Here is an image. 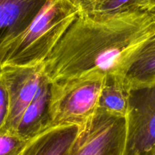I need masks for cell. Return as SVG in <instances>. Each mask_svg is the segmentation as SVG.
<instances>
[{"label": "cell", "mask_w": 155, "mask_h": 155, "mask_svg": "<svg viewBox=\"0 0 155 155\" xmlns=\"http://www.w3.org/2000/svg\"><path fill=\"white\" fill-rule=\"evenodd\" d=\"M148 0H101L88 13L101 15L147 10Z\"/></svg>", "instance_id": "obj_12"}, {"label": "cell", "mask_w": 155, "mask_h": 155, "mask_svg": "<svg viewBox=\"0 0 155 155\" xmlns=\"http://www.w3.org/2000/svg\"><path fill=\"white\" fill-rule=\"evenodd\" d=\"M80 129L72 124L49 126L28 140L21 155H65Z\"/></svg>", "instance_id": "obj_8"}, {"label": "cell", "mask_w": 155, "mask_h": 155, "mask_svg": "<svg viewBox=\"0 0 155 155\" xmlns=\"http://www.w3.org/2000/svg\"><path fill=\"white\" fill-rule=\"evenodd\" d=\"M129 88L125 82L124 77L107 74L100 94L99 111L116 117L126 118L129 106Z\"/></svg>", "instance_id": "obj_11"}, {"label": "cell", "mask_w": 155, "mask_h": 155, "mask_svg": "<svg viewBox=\"0 0 155 155\" xmlns=\"http://www.w3.org/2000/svg\"><path fill=\"white\" fill-rule=\"evenodd\" d=\"M51 82L46 78L32 102L21 116L15 134L29 140L50 126L49 104Z\"/></svg>", "instance_id": "obj_9"}, {"label": "cell", "mask_w": 155, "mask_h": 155, "mask_svg": "<svg viewBox=\"0 0 155 155\" xmlns=\"http://www.w3.org/2000/svg\"><path fill=\"white\" fill-rule=\"evenodd\" d=\"M155 34L147 10L101 15L80 12L43 64L50 82L87 74L124 77L138 49Z\"/></svg>", "instance_id": "obj_1"}, {"label": "cell", "mask_w": 155, "mask_h": 155, "mask_svg": "<svg viewBox=\"0 0 155 155\" xmlns=\"http://www.w3.org/2000/svg\"><path fill=\"white\" fill-rule=\"evenodd\" d=\"M125 143L126 119L97 110L65 155H123Z\"/></svg>", "instance_id": "obj_5"}, {"label": "cell", "mask_w": 155, "mask_h": 155, "mask_svg": "<svg viewBox=\"0 0 155 155\" xmlns=\"http://www.w3.org/2000/svg\"><path fill=\"white\" fill-rule=\"evenodd\" d=\"M129 88L155 82V34L141 45L124 74Z\"/></svg>", "instance_id": "obj_10"}, {"label": "cell", "mask_w": 155, "mask_h": 155, "mask_svg": "<svg viewBox=\"0 0 155 155\" xmlns=\"http://www.w3.org/2000/svg\"><path fill=\"white\" fill-rule=\"evenodd\" d=\"M28 140L6 131H0V155H21Z\"/></svg>", "instance_id": "obj_13"}, {"label": "cell", "mask_w": 155, "mask_h": 155, "mask_svg": "<svg viewBox=\"0 0 155 155\" xmlns=\"http://www.w3.org/2000/svg\"><path fill=\"white\" fill-rule=\"evenodd\" d=\"M153 155H155V153H154V154H153Z\"/></svg>", "instance_id": "obj_18"}, {"label": "cell", "mask_w": 155, "mask_h": 155, "mask_svg": "<svg viewBox=\"0 0 155 155\" xmlns=\"http://www.w3.org/2000/svg\"><path fill=\"white\" fill-rule=\"evenodd\" d=\"M147 11H148L149 12H150V14L153 15V17L155 18V6H153V7H152V8H149V9H147Z\"/></svg>", "instance_id": "obj_17"}, {"label": "cell", "mask_w": 155, "mask_h": 155, "mask_svg": "<svg viewBox=\"0 0 155 155\" xmlns=\"http://www.w3.org/2000/svg\"><path fill=\"white\" fill-rule=\"evenodd\" d=\"M123 155L155 153V82L129 88Z\"/></svg>", "instance_id": "obj_4"}, {"label": "cell", "mask_w": 155, "mask_h": 155, "mask_svg": "<svg viewBox=\"0 0 155 155\" xmlns=\"http://www.w3.org/2000/svg\"><path fill=\"white\" fill-rule=\"evenodd\" d=\"M8 96V115L2 131L15 133L21 116L46 79L43 64L0 67Z\"/></svg>", "instance_id": "obj_6"}, {"label": "cell", "mask_w": 155, "mask_h": 155, "mask_svg": "<svg viewBox=\"0 0 155 155\" xmlns=\"http://www.w3.org/2000/svg\"><path fill=\"white\" fill-rule=\"evenodd\" d=\"M8 96L0 69V131L4 129L8 115Z\"/></svg>", "instance_id": "obj_14"}, {"label": "cell", "mask_w": 155, "mask_h": 155, "mask_svg": "<svg viewBox=\"0 0 155 155\" xmlns=\"http://www.w3.org/2000/svg\"><path fill=\"white\" fill-rule=\"evenodd\" d=\"M80 12L71 0H47L23 31L0 45V67L44 64Z\"/></svg>", "instance_id": "obj_2"}, {"label": "cell", "mask_w": 155, "mask_h": 155, "mask_svg": "<svg viewBox=\"0 0 155 155\" xmlns=\"http://www.w3.org/2000/svg\"><path fill=\"white\" fill-rule=\"evenodd\" d=\"M47 0H0V45L23 31Z\"/></svg>", "instance_id": "obj_7"}, {"label": "cell", "mask_w": 155, "mask_h": 155, "mask_svg": "<svg viewBox=\"0 0 155 155\" xmlns=\"http://www.w3.org/2000/svg\"><path fill=\"white\" fill-rule=\"evenodd\" d=\"M71 1L80 8L81 12H88L101 0H71Z\"/></svg>", "instance_id": "obj_15"}, {"label": "cell", "mask_w": 155, "mask_h": 155, "mask_svg": "<svg viewBox=\"0 0 155 155\" xmlns=\"http://www.w3.org/2000/svg\"><path fill=\"white\" fill-rule=\"evenodd\" d=\"M104 78L93 74L51 82L50 126H83L97 110Z\"/></svg>", "instance_id": "obj_3"}, {"label": "cell", "mask_w": 155, "mask_h": 155, "mask_svg": "<svg viewBox=\"0 0 155 155\" xmlns=\"http://www.w3.org/2000/svg\"><path fill=\"white\" fill-rule=\"evenodd\" d=\"M155 6V0H148V5H147V9Z\"/></svg>", "instance_id": "obj_16"}]
</instances>
